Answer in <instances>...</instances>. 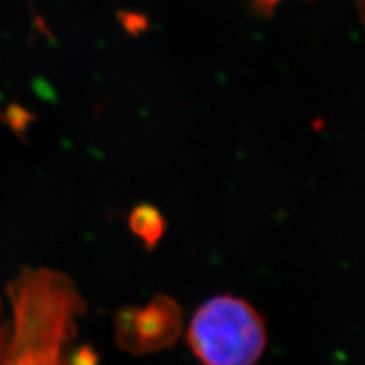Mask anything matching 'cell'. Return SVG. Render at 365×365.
Listing matches in <instances>:
<instances>
[{
	"label": "cell",
	"instance_id": "obj_1",
	"mask_svg": "<svg viewBox=\"0 0 365 365\" xmlns=\"http://www.w3.org/2000/svg\"><path fill=\"white\" fill-rule=\"evenodd\" d=\"M187 341L202 365H255L265 351L267 329L250 303L221 295L193 315Z\"/></svg>",
	"mask_w": 365,
	"mask_h": 365
},
{
	"label": "cell",
	"instance_id": "obj_2",
	"mask_svg": "<svg viewBox=\"0 0 365 365\" xmlns=\"http://www.w3.org/2000/svg\"><path fill=\"white\" fill-rule=\"evenodd\" d=\"M0 324V365H68L64 349L72 330L38 307L13 302Z\"/></svg>",
	"mask_w": 365,
	"mask_h": 365
},
{
	"label": "cell",
	"instance_id": "obj_3",
	"mask_svg": "<svg viewBox=\"0 0 365 365\" xmlns=\"http://www.w3.org/2000/svg\"><path fill=\"white\" fill-rule=\"evenodd\" d=\"M180 332V315L170 300H155L143 309L123 314L118 323V339L133 351H150L168 346Z\"/></svg>",
	"mask_w": 365,
	"mask_h": 365
},
{
	"label": "cell",
	"instance_id": "obj_4",
	"mask_svg": "<svg viewBox=\"0 0 365 365\" xmlns=\"http://www.w3.org/2000/svg\"><path fill=\"white\" fill-rule=\"evenodd\" d=\"M131 225L133 230L142 236L145 241L153 242L162 233V220L155 210L153 209H139L135 210V213H133L131 218Z\"/></svg>",
	"mask_w": 365,
	"mask_h": 365
},
{
	"label": "cell",
	"instance_id": "obj_5",
	"mask_svg": "<svg viewBox=\"0 0 365 365\" xmlns=\"http://www.w3.org/2000/svg\"><path fill=\"white\" fill-rule=\"evenodd\" d=\"M119 17L122 21V26L128 34H131V36H139V34H142L148 28V20L142 14L127 13V11H123V13L119 14Z\"/></svg>",
	"mask_w": 365,
	"mask_h": 365
},
{
	"label": "cell",
	"instance_id": "obj_6",
	"mask_svg": "<svg viewBox=\"0 0 365 365\" xmlns=\"http://www.w3.org/2000/svg\"><path fill=\"white\" fill-rule=\"evenodd\" d=\"M280 0H253L256 14L262 17H271Z\"/></svg>",
	"mask_w": 365,
	"mask_h": 365
},
{
	"label": "cell",
	"instance_id": "obj_7",
	"mask_svg": "<svg viewBox=\"0 0 365 365\" xmlns=\"http://www.w3.org/2000/svg\"><path fill=\"white\" fill-rule=\"evenodd\" d=\"M0 317H2V300H0Z\"/></svg>",
	"mask_w": 365,
	"mask_h": 365
}]
</instances>
